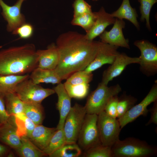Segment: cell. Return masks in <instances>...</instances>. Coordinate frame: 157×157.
Wrapping results in <instances>:
<instances>
[{
  "mask_svg": "<svg viewBox=\"0 0 157 157\" xmlns=\"http://www.w3.org/2000/svg\"><path fill=\"white\" fill-rule=\"evenodd\" d=\"M99 41L87 39L85 35L76 31L62 33L56 39L59 59L55 69L62 80L75 72L84 70L96 55Z\"/></svg>",
  "mask_w": 157,
  "mask_h": 157,
  "instance_id": "1",
  "label": "cell"
},
{
  "mask_svg": "<svg viewBox=\"0 0 157 157\" xmlns=\"http://www.w3.org/2000/svg\"><path fill=\"white\" fill-rule=\"evenodd\" d=\"M34 45L28 43L0 51V75H23L38 67Z\"/></svg>",
  "mask_w": 157,
  "mask_h": 157,
  "instance_id": "2",
  "label": "cell"
},
{
  "mask_svg": "<svg viewBox=\"0 0 157 157\" xmlns=\"http://www.w3.org/2000/svg\"><path fill=\"white\" fill-rule=\"evenodd\" d=\"M111 149L113 157H149L157 153L155 147L144 141L133 138L119 140Z\"/></svg>",
  "mask_w": 157,
  "mask_h": 157,
  "instance_id": "3",
  "label": "cell"
},
{
  "mask_svg": "<svg viewBox=\"0 0 157 157\" xmlns=\"http://www.w3.org/2000/svg\"><path fill=\"white\" fill-rule=\"evenodd\" d=\"M122 88L118 84L108 87L101 82L88 96L85 107L87 114L98 115L104 111L106 104L113 97L117 95Z\"/></svg>",
  "mask_w": 157,
  "mask_h": 157,
  "instance_id": "4",
  "label": "cell"
},
{
  "mask_svg": "<svg viewBox=\"0 0 157 157\" xmlns=\"http://www.w3.org/2000/svg\"><path fill=\"white\" fill-rule=\"evenodd\" d=\"M29 78L19 83L15 90L14 92L24 102L41 104L45 99L55 93L53 89L44 88Z\"/></svg>",
  "mask_w": 157,
  "mask_h": 157,
  "instance_id": "5",
  "label": "cell"
},
{
  "mask_svg": "<svg viewBox=\"0 0 157 157\" xmlns=\"http://www.w3.org/2000/svg\"><path fill=\"white\" fill-rule=\"evenodd\" d=\"M97 125L102 144L112 147L119 140L121 129L118 119L103 111L98 115Z\"/></svg>",
  "mask_w": 157,
  "mask_h": 157,
  "instance_id": "6",
  "label": "cell"
},
{
  "mask_svg": "<svg viewBox=\"0 0 157 157\" xmlns=\"http://www.w3.org/2000/svg\"><path fill=\"white\" fill-rule=\"evenodd\" d=\"M86 114L85 106L75 103L72 107L63 127L66 143L76 142Z\"/></svg>",
  "mask_w": 157,
  "mask_h": 157,
  "instance_id": "7",
  "label": "cell"
},
{
  "mask_svg": "<svg viewBox=\"0 0 157 157\" xmlns=\"http://www.w3.org/2000/svg\"><path fill=\"white\" fill-rule=\"evenodd\" d=\"M98 115L86 114L77 141L81 149L86 151L101 144L97 125Z\"/></svg>",
  "mask_w": 157,
  "mask_h": 157,
  "instance_id": "8",
  "label": "cell"
},
{
  "mask_svg": "<svg viewBox=\"0 0 157 157\" xmlns=\"http://www.w3.org/2000/svg\"><path fill=\"white\" fill-rule=\"evenodd\" d=\"M134 44L141 52L139 57L140 70L148 76L153 75L157 72V47L149 41L142 40L135 42Z\"/></svg>",
  "mask_w": 157,
  "mask_h": 157,
  "instance_id": "9",
  "label": "cell"
},
{
  "mask_svg": "<svg viewBox=\"0 0 157 157\" xmlns=\"http://www.w3.org/2000/svg\"><path fill=\"white\" fill-rule=\"evenodd\" d=\"M157 100V84L155 83L150 91L142 101L135 105L118 120L121 129L129 123L135 120L141 115L146 116L149 110L148 106Z\"/></svg>",
  "mask_w": 157,
  "mask_h": 157,
  "instance_id": "10",
  "label": "cell"
},
{
  "mask_svg": "<svg viewBox=\"0 0 157 157\" xmlns=\"http://www.w3.org/2000/svg\"><path fill=\"white\" fill-rule=\"evenodd\" d=\"M25 0H18L14 5L10 6L3 0H0V6L2 9L1 14L7 22L6 29L12 32L18 27L26 22L24 15L21 13L22 4Z\"/></svg>",
  "mask_w": 157,
  "mask_h": 157,
  "instance_id": "11",
  "label": "cell"
},
{
  "mask_svg": "<svg viewBox=\"0 0 157 157\" xmlns=\"http://www.w3.org/2000/svg\"><path fill=\"white\" fill-rule=\"evenodd\" d=\"M118 48L117 47L99 41L95 57L84 70L92 72L104 65L111 64L119 53L117 51Z\"/></svg>",
  "mask_w": 157,
  "mask_h": 157,
  "instance_id": "12",
  "label": "cell"
},
{
  "mask_svg": "<svg viewBox=\"0 0 157 157\" xmlns=\"http://www.w3.org/2000/svg\"><path fill=\"white\" fill-rule=\"evenodd\" d=\"M139 61V57H131L124 53L119 52L113 62L104 72L101 82L108 85L109 82L120 75L127 66L138 64Z\"/></svg>",
  "mask_w": 157,
  "mask_h": 157,
  "instance_id": "13",
  "label": "cell"
},
{
  "mask_svg": "<svg viewBox=\"0 0 157 157\" xmlns=\"http://www.w3.org/2000/svg\"><path fill=\"white\" fill-rule=\"evenodd\" d=\"M111 30L104 31L99 36L101 41L106 43L119 47L130 49L129 41L124 37L122 29L125 23L123 20L116 18Z\"/></svg>",
  "mask_w": 157,
  "mask_h": 157,
  "instance_id": "14",
  "label": "cell"
},
{
  "mask_svg": "<svg viewBox=\"0 0 157 157\" xmlns=\"http://www.w3.org/2000/svg\"><path fill=\"white\" fill-rule=\"evenodd\" d=\"M0 141L16 150L21 144L14 115L10 116L8 121L0 124Z\"/></svg>",
  "mask_w": 157,
  "mask_h": 157,
  "instance_id": "15",
  "label": "cell"
},
{
  "mask_svg": "<svg viewBox=\"0 0 157 157\" xmlns=\"http://www.w3.org/2000/svg\"><path fill=\"white\" fill-rule=\"evenodd\" d=\"M58 96L56 107L59 113V119L56 128L57 129L63 128L66 118L72 107L71 98L66 91L63 83L58 84L53 88Z\"/></svg>",
  "mask_w": 157,
  "mask_h": 157,
  "instance_id": "16",
  "label": "cell"
},
{
  "mask_svg": "<svg viewBox=\"0 0 157 157\" xmlns=\"http://www.w3.org/2000/svg\"><path fill=\"white\" fill-rule=\"evenodd\" d=\"M95 13L96 17L95 22L90 30L85 35L86 38L91 41L99 36L108 26L113 24L116 19L111 14L107 13L103 7Z\"/></svg>",
  "mask_w": 157,
  "mask_h": 157,
  "instance_id": "17",
  "label": "cell"
},
{
  "mask_svg": "<svg viewBox=\"0 0 157 157\" xmlns=\"http://www.w3.org/2000/svg\"><path fill=\"white\" fill-rule=\"evenodd\" d=\"M38 56V67L43 69H55L59 61V55L56 44L52 43L43 50L36 51Z\"/></svg>",
  "mask_w": 157,
  "mask_h": 157,
  "instance_id": "18",
  "label": "cell"
},
{
  "mask_svg": "<svg viewBox=\"0 0 157 157\" xmlns=\"http://www.w3.org/2000/svg\"><path fill=\"white\" fill-rule=\"evenodd\" d=\"M56 128H49L41 124L36 125L29 138L38 148L42 151L47 144Z\"/></svg>",
  "mask_w": 157,
  "mask_h": 157,
  "instance_id": "19",
  "label": "cell"
},
{
  "mask_svg": "<svg viewBox=\"0 0 157 157\" xmlns=\"http://www.w3.org/2000/svg\"><path fill=\"white\" fill-rule=\"evenodd\" d=\"M29 78L34 83L58 84L62 80L58 76L55 69H43L37 67L31 72Z\"/></svg>",
  "mask_w": 157,
  "mask_h": 157,
  "instance_id": "20",
  "label": "cell"
},
{
  "mask_svg": "<svg viewBox=\"0 0 157 157\" xmlns=\"http://www.w3.org/2000/svg\"><path fill=\"white\" fill-rule=\"evenodd\" d=\"M111 15L114 18L129 20L138 29H140V25L137 19L138 14L135 9L133 8L130 5L129 0H123L119 8Z\"/></svg>",
  "mask_w": 157,
  "mask_h": 157,
  "instance_id": "21",
  "label": "cell"
},
{
  "mask_svg": "<svg viewBox=\"0 0 157 157\" xmlns=\"http://www.w3.org/2000/svg\"><path fill=\"white\" fill-rule=\"evenodd\" d=\"M29 78L28 74L23 75H0V94L3 95L14 92L17 85Z\"/></svg>",
  "mask_w": 157,
  "mask_h": 157,
  "instance_id": "22",
  "label": "cell"
},
{
  "mask_svg": "<svg viewBox=\"0 0 157 157\" xmlns=\"http://www.w3.org/2000/svg\"><path fill=\"white\" fill-rule=\"evenodd\" d=\"M21 144L16 150L19 156L22 157H42L46 155L36 146L26 135L21 137Z\"/></svg>",
  "mask_w": 157,
  "mask_h": 157,
  "instance_id": "23",
  "label": "cell"
},
{
  "mask_svg": "<svg viewBox=\"0 0 157 157\" xmlns=\"http://www.w3.org/2000/svg\"><path fill=\"white\" fill-rule=\"evenodd\" d=\"M6 109L10 116L23 113L24 103L15 92L10 93L4 95Z\"/></svg>",
  "mask_w": 157,
  "mask_h": 157,
  "instance_id": "24",
  "label": "cell"
},
{
  "mask_svg": "<svg viewBox=\"0 0 157 157\" xmlns=\"http://www.w3.org/2000/svg\"><path fill=\"white\" fill-rule=\"evenodd\" d=\"M24 103L23 113L36 125L41 124L44 118L43 108L41 104Z\"/></svg>",
  "mask_w": 157,
  "mask_h": 157,
  "instance_id": "25",
  "label": "cell"
},
{
  "mask_svg": "<svg viewBox=\"0 0 157 157\" xmlns=\"http://www.w3.org/2000/svg\"><path fill=\"white\" fill-rule=\"evenodd\" d=\"M66 142L63 128L57 129L52 135L46 146L42 151L46 156H49Z\"/></svg>",
  "mask_w": 157,
  "mask_h": 157,
  "instance_id": "26",
  "label": "cell"
},
{
  "mask_svg": "<svg viewBox=\"0 0 157 157\" xmlns=\"http://www.w3.org/2000/svg\"><path fill=\"white\" fill-rule=\"evenodd\" d=\"M82 149L76 143L66 142L49 156L50 157H77L82 153Z\"/></svg>",
  "mask_w": 157,
  "mask_h": 157,
  "instance_id": "27",
  "label": "cell"
},
{
  "mask_svg": "<svg viewBox=\"0 0 157 157\" xmlns=\"http://www.w3.org/2000/svg\"><path fill=\"white\" fill-rule=\"evenodd\" d=\"M63 84L66 91L71 98L82 99L85 97L88 93L89 83L71 85L65 82Z\"/></svg>",
  "mask_w": 157,
  "mask_h": 157,
  "instance_id": "28",
  "label": "cell"
},
{
  "mask_svg": "<svg viewBox=\"0 0 157 157\" xmlns=\"http://www.w3.org/2000/svg\"><path fill=\"white\" fill-rule=\"evenodd\" d=\"M95 12L85 13L73 17L72 25L79 26L88 32L93 26L96 19Z\"/></svg>",
  "mask_w": 157,
  "mask_h": 157,
  "instance_id": "29",
  "label": "cell"
},
{
  "mask_svg": "<svg viewBox=\"0 0 157 157\" xmlns=\"http://www.w3.org/2000/svg\"><path fill=\"white\" fill-rule=\"evenodd\" d=\"M137 101L130 96L123 95L119 98L117 107V118H120L135 105Z\"/></svg>",
  "mask_w": 157,
  "mask_h": 157,
  "instance_id": "30",
  "label": "cell"
},
{
  "mask_svg": "<svg viewBox=\"0 0 157 157\" xmlns=\"http://www.w3.org/2000/svg\"><path fill=\"white\" fill-rule=\"evenodd\" d=\"M83 156L86 157H113L111 147L101 144L85 151Z\"/></svg>",
  "mask_w": 157,
  "mask_h": 157,
  "instance_id": "31",
  "label": "cell"
},
{
  "mask_svg": "<svg viewBox=\"0 0 157 157\" xmlns=\"http://www.w3.org/2000/svg\"><path fill=\"white\" fill-rule=\"evenodd\" d=\"M93 77L92 72L84 70L80 71L71 75L66 79L65 82L71 85L89 83L92 81Z\"/></svg>",
  "mask_w": 157,
  "mask_h": 157,
  "instance_id": "32",
  "label": "cell"
},
{
  "mask_svg": "<svg viewBox=\"0 0 157 157\" xmlns=\"http://www.w3.org/2000/svg\"><path fill=\"white\" fill-rule=\"evenodd\" d=\"M140 6V7L141 14L140 20L144 21H146L147 27L149 30H151L149 22L150 12L153 5L157 2V0H139Z\"/></svg>",
  "mask_w": 157,
  "mask_h": 157,
  "instance_id": "33",
  "label": "cell"
},
{
  "mask_svg": "<svg viewBox=\"0 0 157 157\" xmlns=\"http://www.w3.org/2000/svg\"><path fill=\"white\" fill-rule=\"evenodd\" d=\"M72 6L73 17L92 12L91 6L84 0H75Z\"/></svg>",
  "mask_w": 157,
  "mask_h": 157,
  "instance_id": "34",
  "label": "cell"
},
{
  "mask_svg": "<svg viewBox=\"0 0 157 157\" xmlns=\"http://www.w3.org/2000/svg\"><path fill=\"white\" fill-rule=\"evenodd\" d=\"M34 32V28L31 24L25 23L18 27L12 32L13 34L17 35L20 38L27 39L31 38Z\"/></svg>",
  "mask_w": 157,
  "mask_h": 157,
  "instance_id": "35",
  "label": "cell"
},
{
  "mask_svg": "<svg viewBox=\"0 0 157 157\" xmlns=\"http://www.w3.org/2000/svg\"><path fill=\"white\" fill-rule=\"evenodd\" d=\"M118 100L117 95L113 97L108 101L104 109L105 113L113 118H117V107Z\"/></svg>",
  "mask_w": 157,
  "mask_h": 157,
  "instance_id": "36",
  "label": "cell"
},
{
  "mask_svg": "<svg viewBox=\"0 0 157 157\" xmlns=\"http://www.w3.org/2000/svg\"><path fill=\"white\" fill-rule=\"evenodd\" d=\"M16 115L22 119L25 130L26 135L29 138L36 125L31 120L26 117L23 113Z\"/></svg>",
  "mask_w": 157,
  "mask_h": 157,
  "instance_id": "37",
  "label": "cell"
},
{
  "mask_svg": "<svg viewBox=\"0 0 157 157\" xmlns=\"http://www.w3.org/2000/svg\"><path fill=\"white\" fill-rule=\"evenodd\" d=\"M10 116L6 109L4 96L0 94V124L7 122Z\"/></svg>",
  "mask_w": 157,
  "mask_h": 157,
  "instance_id": "38",
  "label": "cell"
},
{
  "mask_svg": "<svg viewBox=\"0 0 157 157\" xmlns=\"http://www.w3.org/2000/svg\"><path fill=\"white\" fill-rule=\"evenodd\" d=\"M154 103L153 106L149 110L151 113V117L150 119L146 124V126L152 123L157 124V100Z\"/></svg>",
  "mask_w": 157,
  "mask_h": 157,
  "instance_id": "39",
  "label": "cell"
},
{
  "mask_svg": "<svg viewBox=\"0 0 157 157\" xmlns=\"http://www.w3.org/2000/svg\"><path fill=\"white\" fill-rule=\"evenodd\" d=\"M8 152V149L5 146L0 144V157L5 156Z\"/></svg>",
  "mask_w": 157,
  "mask_h": 157,
  "instance_id": "40",
  "label": "cell"
},
{
  "mask_svg": "<svg viewBox=\"0 0 157 157\" xmlns=\"http://www.w3.org/2000/svg\"><path fill=\"white\" fill-rule=\"evenodd\" d=\"M93 1H98V0H93Z\"/></svg>",
  "mask_w": 157,
  "mask_h": 157,
  "instance_id": "41",
  "label": "cell"
},
{
  "mask_svg": "<svg viewBox=\"0 0 157 157\" xmlns=\"http://www.w3.org/2000/svg\"><path fill=\"white\" fill-rule=\"evenodd\" d=\"M138 0V1H139V0Z\"/></svg>",
  "mask_w": 157,
  "mask_h": 157,
  "instance_id": "42",
  "label": "cell"
}]
</instances>
